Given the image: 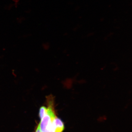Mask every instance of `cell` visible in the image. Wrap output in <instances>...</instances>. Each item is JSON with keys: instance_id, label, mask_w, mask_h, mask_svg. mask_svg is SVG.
I'll return each instance as SVG.
<instances>
[{"instance_id": "2", "label": "cell", "mask_w": 132, "mask_h": 132, "mask_svg": "<svg viewBox=\"0 0 132 132\" xmlns=\"http://www.w3.org/2000/svg\"><path fill=\"white\" fill-rule=\"evenodd\" d=\"M54 125L55 129V132H62L64 129V125L62 121L55 116L54 120Z\"/></svg>"}, {"instance_id": "4", "label": "cell", "mask_w": 132, "mask_h": 132, "mask_svg": "<svg viewBox=\"0 0 132 132\" xmlns=\"http://www.w3.org/2000/svg\"><path fill=\"white\" fill-rule=\"evenodd\" d=\"M35 132H42L41 131L39 125H38V126L36 127Z\"/></svg>"}, {"instance_id": "3", "label": "cell", "mask_w": 132, "mask_h": 132, "mask_svg": "<svg viewBox=\"0 0 132 132\" xmlns=\"http://www.w3.org/2000/svg\"><path fill=\"white\" fill-rule=\"evenodd\" d=\"M47 107L45 106H42L40 109L39 111V117L40 118V120L43 118L46 112Z\"/></svg>"}, {"instance_id": "1", "label": "cell", "mask_w": 132, "mask_h": 132, "mask_svg": "<svg viewBox=\"0 0 132 132\" xmlns=\"http://www.w3.org/2000/svg\"><path fill=\"white\" fill-rule=\"evenodd\" d=\"M47 100V107L46 112L39 123L40 128L42 132H55L54 120L56 114L55 112L53 99L49 97Z\"/></svg>"}]
</instances>
